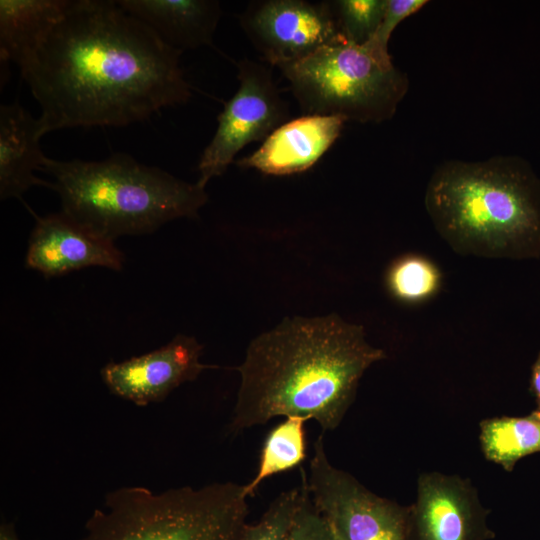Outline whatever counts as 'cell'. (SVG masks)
<instances>
[{"label": "cell", "mask_w": 540, "mask_h": 540, "mask_svg": "<svg viewBox=\"0 0 540 540\" xmlns=\"http://www.w3.org/2000/svg\"><path fill=\"white\" fill-rule=\"evenodd\" d=\"M304 416H287L267 434L255 477L246 485L247 497L253 496L259 485L267 478L287 472L299 466L306 458Z\"/></svg>", "instance_id": "obj_18"}, {"label": "cell", "mask_w": 540, "mask_h": 540, "mask_svg": "<svg viewBox=\"0 0 540 540\" xmlns=\"http://www.w3.org/2000/svg\"><path fill=\"white\" fill-rule=\"evenodd\" d=\"M202 349L194 337L178 334L149 353L106 364L100 375L111 393L146 406L163 401L178 386L212 367L201 363Z\"/></svg>", "instance_id": "obj_11"}, {"label": "cell", "mask_w": 540, "mask_h": 540, "mask_svg": "<svg viewBox=\"0 0 540 540\" xmlns=\"http://www.w3.org/2000/svg\"><path fill=\"white\" fill-rule=\"evenodd\" d=\"M425 207L439 235L458 254L540 256V180L520 158L443 163L429 180Z\"/></svg>", "instance_id": "obj_3"}, {"label": "cell", "mask_w": 540, "mask_h": 540, "mask_svg": "<svg viewBox=\"0 0 540 540\" xmlns=\"http://www.w3.org/2000/svg\"><path fill=\"white\" fill-rule=\"evenodd\" d=\"M387 0L329 1L338 28L351 44L362 46L376 32L383 18Z\"/></svg>", "instance_id": "obj_20"}, {"label": "cell", "mask_w": 540, "mask_h": 540, "mask_svg": "<svg viewBox=\"0 0 540 540\" xmlns=\"http://www.w3.org/2000/svg\"><path fill=\"white\" fill-rule=\"evenodd\" d=\"M236 66L238 89L218 115L216 131L198 164L196 183L204 189L212 178L225 173L246 145L264 141L289 118L270 67L247 58Z\"/></svg>", "instance_id": "obj_8"}, {"label": "cell", "mask_w": 540, "mask_h": 540, "mask_svg": "<svg viewBox=\"0 0 540 540\" xmlns=\"http://www.w3.org/2000/svg\"><path fill=\"white\" fill-rule=\"evenodd\" d=\"M0 540H20L12 523H2L0 527Z\"/></svg>", "instance_id": "obj_25"}, {"label": "cell", "mask_w": 540, "mask_h": 540, "mask_svg": "<svg viewBox=\"0 0 540 540\" xmlns=\"http://www.w3.org/2000/svg\"><path fill=\"white\" fill-rule=\"evenodd\" d=\"M426 3L425 0H387L379 27L363 46L381 62L391 64L388 43L392 32L402 20L414 14Z\"/></svg>", "instance_id": "obj_22"}, {"label": "cell", "mask_w": 540, "mask_h": 540, "mask_svg": "<svg viewBox=\"0 0 540 540\" xmlns=\"http://www.w3.org/2000/svg\"><path fill=\"white\" fill-rule=\"evenodd\" d=\"M530 392L534 395L537 408L540 411V352L532 365L530 377Z\"/></svg>", "instance_id": "obj_24"}, {"label": "cell", "mask_w": 540, "mask_h": 540, "mask_svg": "<svg viewBox=\"0 0 540 540\" xmlns=\"http://www.w3.org/2000/svg\"><path fill=\"white\" fill-rule=\"evenodd\" d=\"M239 22L261 58L277 68L323 47L347 42L329 1H252L239 15Z\"/></svg>", "instance_id": "obj_9"}, {"label": "cell", "mask_w": 540, "mask_h": 540, "mask_svg": "<svg viewBox=\"0 0 540 540\" xmlns=\"http://www.w3.org/2000/svg\"><path fill=\"white\" fill-rule=\"evenodd\" d=\"M123 253L113 240L95 234L62 211L37 217L28 240L27 268L55 277L89 266L121 270Z\"/></svg>", "instance_id": "obj_12"}, {"label": "cell", "mask_w": 540, "mask_h": 540, "mask_svg": "<svg viewBox=\"0 0 540 540\" xmlns=\"http://www.w3.org/2000/svg\"><path fill=\"white\" fill-rule=\"evenodd\" d=\"M301 484L303 494L290 540H335L327 521L314 506L303 479Z\"/></svg>", "instance_id": "obj_23"}, {"label": "cell", "mask_w": 540, "mask_h": 540, "mask_svg": "<svg viewBox=\"0 0 540 540\" xmlns=\"http://www.w3.org/2000/svg\"><path fill=\"white\" fill-rule=\"evenodd\" d=\"M302 494V484L280 493L257 523L244 526L239 540H290Z\"/></svg>", "instance_id": "obj_21"}, {"label": "cell", "mask_w": 540, "mask_h": 540, "mask_svg": "<svg viewBox=\"0 0 540 540\" xmlns=\"http://www.w3.org/2000/svg\"><path fill=\"white\" fill-rule=\"evenodd\" d=\"M385 358L367 342L362 325L335 313L286 317L251 341L236 368L241 382L229 429L238 433L277 416H304L322 432L332 431L364 372Z\"/></svg>", "instance_id": "obj_2"}, {"label": "cell", "mask_w": 540, "mask_h": 540, "mask_svg": "<svg viewBox=\"0 0 540 540\" xmlns=\"http://www.w3.org/2000/svg\"><path fill=\"white\" fill-rule=\"evenodd\" d=\"M489 511L469 479L422 473L416 501L409 505L411 540H491Z\"/></svg>", "instance_id": "obj_10"}, {"label": "cell", "mask_w": 540, "mask_h": 540, "mask_svg": "<svg viewBox=\"0 0 540 540\" xmlns=\"http://www.w3.org/2000/svg\"><path fill=\"white\" fill-rule=\"evenodd\" d=\"M385 285L390 295L406 304L425 302L442 285V274L431 260L417 254H405L388 267Z\"/></svg>", "instance_id": "obj_19"}, {"label": "cell", "mask_w": 540, "mask_h": 540, "mask_svg": "<svg viewBox=\"0 0 540 540\" xmlns=\"http://www.w3.org/2000/svg\"><path fill=\"white\" fill-rule=\"evenodd\" d=\"M170 48L182 53L212 44L222 15L215 0H118Z\"/></svg>", "instance_id": "obj_14"}, {"label": "cell", "mask_w": 540, "mask_h": 540, "mask_svg": "<svg viewBox=\"0 0 540 540\" xmlns=\"http://www.w3.org/2000/svg\"><path fill=\"white\" fill-rule=\"evenodd\" d=\"M40 171L54 178L51 189L62 212L95 234L115 241L154 232L177 218L197 216L208 195L155 166L115 153L102 161L46 158Z\"/></svg>", "instance_id": "obj_4"}, {"label": "cell", "mask_w": 540, "mask_h": 540, "mask_svg": "<svg viewBox=\"0 0 540 540\" xmlns=\"http://www.w3.org/2000/svg\"><path fill=\"white\" fill-rule=\"evenodd\" d=\"M70 0H0V59L12 61L20 72L52 28L65 14Z\"/></svg>", "instance_id": "obj_16"}, {"label": "cell", "mask_w": 540, "mask_h": 540, "mask_svg": "<svg viewBox=\"0 0 540 540\" xmlns=\"http://www.w3.org/2000/svg\"><path fill=\"white\" fill-rule=\"evenodd\" d=\"M347 120L334 115H310L276 128L252 154L236 164L268 175H290L311 168L340 136Z\"/></svg>", "instance_id": "obj_13"}, {"label": "cell", "mask_w": 540, "mask_h": 540, "mask_svg": "<svg viewBox=\"0 0 540 540\" xmlns=\"http://www.w3.org/2000/svg\"><path fill=\"white\" fill-rule=\"evenodd\" d=\"M44 136L39 118L17 101L0 107V198L22 199L32 186H47L34 174L47 158L40 147Z\"/></svg>", "instance_id": "obj_15"}, {"label": "cell", "mask_w": 540, "mask_h": 540, "mask_svg": "<svg viewBox=\"0 0 540 540\" xmlns=\"http://www.w3.org/2000/svg\"><path fill=\"white\" fill-rule=\"evenodd\" d=\"M247 515L244 485L234 482L160 493L121 487L94 510L80 540H239Z\"/></svg>", "instance_id": "obj_5"}, {"label": "cell", "mask_w": 540, "mask_h": 540, "mask_svg": "<svg viewBox=\"0 0 540 540\" xmlns=\"http://www.w3.org/2000/svg\"><path fill=\"white\" fill-rule=\"evenodd\" d=\"M304 114L334 115L360 123L392 118L408 79L363 45L343 42L279 68Z\"/></svg>", "instance_id": "obj_6"}, {"label": "cell", "mask_w": 540, "mask_h": 540, "mask_svg": "<svg viewBox=\"0 0 540 540\" xmlns=\"http://www.w3.org/2000/svg\"><path fill=\"white\" fill-rule=\"evenodd\" d=\"M180 55L117 1L70 0L21 76L41 107L44 135L119 127L190 99Z\"/></svg>", "instance_id": "obj_1"}, {"label": "cell", "mask_w": 540, "mask_h": 540, "mask_svg": "<svg viewBox=\"0 0 540 540\" xmlns=\"http://www.w3.org/2000/svg\"><path fill=\"white\" fill-rule=\"evenodd\" d=\"M310 498L335 540H411L409 506L380 497L328 460L323 433L315 440L308 473Z\"/></svg>", "instance_id": "obj_7"}, {"label": "cell", "mask_w": 540, "mask_h": 540, "mask_svg": "<svg viewBox=\"0 0 540 540\" xmlns=\"http://www.w3.org/2000/svg\"><path fill=\"white\" fill-rule=\"evenodd\" d=\"M484 457L511 472L518 460L540 452V411L524 417L499 416L479 423Z\"/></svg>", "instance_id": "obj_17"}]
</instances>
